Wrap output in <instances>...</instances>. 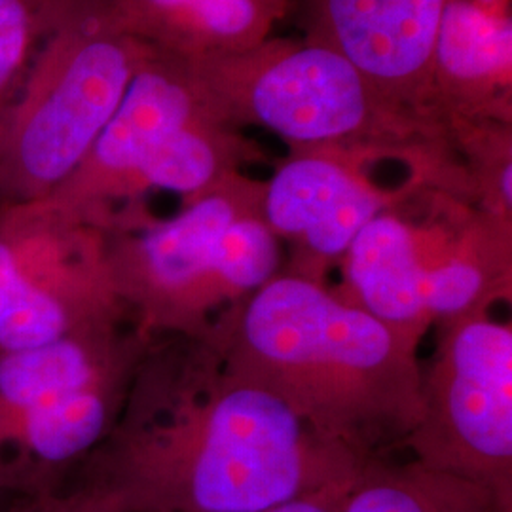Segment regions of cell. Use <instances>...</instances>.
<instances>
[{
	"mask_svg": "<svg viewBox=\"0 0 512 512\" xmlns=\"http://www.w3.org/2000/svg\"><path fill=\"white\" fill-rule=\"evenodd\" d=\"M365 465L236 374L205 336H158L112 431L65 486L118 512H262L349 486Z\"/></svg>",
	"mask_w": 512,
	"mask_h": 512,
	"instance_id": "obj_1",
	"label": "cell"
},
{
	"mask_svg": "<svg viewBox=\"0 0 512 512\" xmlns=\"http://www.w3.org/2000/svg\"><path fill=\"white\" fill-rule=\"evenodd\" d=\"M203 336L236 374L363 463L404 452L420 421V338L325 283L281 270Z\"/></svg>",
	"mask_w": 512,
	"mask_h": 512,
	"instance_id": "obj_2",
	"label": "cell"
},
{
	"mask_svg": "<svg viewBox=\"0 0 512 512\" xmlns=\"http://www.w3.org/2000/svg\"><path fill=\"white\" fill-rule=\"evenodd\" d=\"M186 57L219 122L268 129L291 152L332 150L399 164L421 186L475 202L452 129L391 101L329 46L268 38L239 54Z\"/></svg>",
	"mask_w": 512,
	"mask_h": 512,
	"instance_id": "obj_3",
	"label": "cell"
},
{
	"mask_svg": "<svg viewBox=\"0 0 512 512\" xmlns=\"http://www.w3.org/2000/svg\"><path fill=\"white\" fill-rule=\"evenodd\" d=\"M264 181L234 173L158 219L145 203L105 230L110 277L129 321L150 338L203 336L215 317L283 270L262 215Z\"/></svg>",
	"mask_w": 512,
	"mask_h": 512,
	"instance_id": "obj_4",
	"label": "cell"
},
{
	"mask_svg": "<svg viewBox=\"0 0 512 512\" xmlns=\"http://www.w3.org/2000/svg\"><path fill=\"white\" fill-rule=\"evenodd\" d=\"M346 302L416 338L512 300V228L473 200L414 186L366 224L338 266Z\"/></svg>",
	"mask_w": 512,
	"mask_h": 512,
	"instance_id": "obj_5",
	"label": "cell"
},
{
	"mask_svg": "<svg viewBox=\"0 0 512 512\" xmlns=\"http://www.w3.org/2000/svg\"><path fill=\"white\" fill-rule=\"evenodd\" d=\"M154 338L129 319L0 353V495L63 488L107 439Z\"/></svg>",
	"mask_w": 512,
	"mask_h": 512,
	"instance_id": "obj_6",
	"label": "cell"
},
{
	"mask_svg": "<svg viewBox=\"0 0 512 512\" xmlns=\"http://www.w3.org/2000/svg\"><path fill=\"white\" fill-rule=\"evenodd\" d=\"M154 50L84 0L40 50L0 124V203L46 200L71 179Z\"/></svg>",
	"mask_w": 512,
	"mask_h": 512,
	"instance_id": "obj_7",
	"label": "cell"
},
{
	"mask_svg": "<svg viewBox=\"0 0 512 512\" xmlns=\"http://www.w3.org/2000/svg\"><path fill=\"white\" fill-rule=\"evenodd\" d=\"M433 330L420 421L404 452L512 503V323L484 311Z\"/></svg>",
	"mask_w": 512,
	"mask_h": 512,
	"instance_id": "obj_8",
	"label": "cell"
},
{
	"mask_svg": "<svg viewBox=\"0 0 512 512\" xmlns=\"http://www.w3.org/2000/svg\"><path fill=\"white\" fill-rule=\"evenodd\" d=\"M118 319L105 230L50 198L0 203V353Z\"/></svg>",
	"mask_w": 512,
	"mask_h": 512,
	"instance_id": "obj_9",
	"label": "cell"
},
{
	"mask_svg": "<svg viewBox=\"0 0 512 512\" xmlns=\"http://www.w3.org/2000/svg\"><path fill=\"white\" fill-rule=\"evenodd\" d=\"M213 116L188 57L150 52L86 160L50 200L101 230L135 207V183L150 158L181 129Z\"/></svg>",
	"mask_w": 512,
	"mask_h": 512,
	"instance_id": "obj_10",
	"label": "cell"
},
{
	"mask_svg": "<svg viewBox=\"0 0 512 512\" xmlns=\"http://www.w3.org/2000/svg\"><path fill=\"white\" fill-rule=\"evenodd\" d=\"M376 164L332 150L291 152L264 181L262 215L283 243V272L329 285L370 220L421 184L382 186Z\"/></svg>",
	"mask_w": 512,
	"mask_h": 512,
	"instance_id": "obj_11",
	"label": "cell"
},
{
	"mask_svg": "<svg viewBox=\"0 0 512 512\" xmlns=\"http://www.w3.org/2000/svg\"><path fill=\"white\" fill-rule=\"evenodd\" d=\"M444 4L446 0H293L304 38L348 57L403 109L448 126L431 92V54Z\"/></svg>",
	"mask_w": 512,
	"mask_h": 512,
	"instance_id": "obj_12",
	"label": "cell"
},
{
	"mask_svg": "<svg viewBox=\"0 0 512 512\" xmlns=\"http://www.w3.org/2000/svg\"><path fill=\"white\" fill-rule=\"evenodd\" d=\"M431 92L448 126L512 124L511 10L446 0L431 54Z\"/></svg>",
	"mask_w": 512,
	"mask_h": 512,
	"instance_id": "obj_13",
	"label": "cell"
},
{
	"mask_svg": "<svg viewBox=\"0 0 512 512\" xmlns=\"http://www.w3.org/2000/svg\"><path fill=\"white\" fill-rule=\"evenodd\" d=\"M342 512H512L490 490L420 461H368L349 484Z\"/></svg>",
	"mask_w": 512,
	"mask_h": 512,
	"instance_id": "obj_14",
	"label": "cell"
},
{
	"mask_svg": "<svg viewBox=\"0 0 512 512\" xmlns=\"http://www.w3.org/2000/svg\"><path fill=\"white\" fill-rule=\"evenodd\" d=\"M293 0H196L177 54H239L270 38Z\"/></svg>",
	"mask_w": 512,
	"mask_h": 512,
	"instance_id": "obj_15",
	"label": "cell"
},
{
	"mask_svg": "<svg viewBox=\"0 0 512 512\" xmlns=\"http://www.w3.org/2000/svg\"><path fill=\"white\" fill-rule=\"evenodd\" d=\"M84 0H0V124L40 50Z\"/></svg>",
	"mask_w": 512,
	"mask_h": 512,
	"instance_id": "obj_16",
	"label": "cell"
},
{
	"mask_svg": "<svg viewBox=\"0 0 512 512\" xmlns=\"http://www.w3.org/2000/svg\"><path fill=\"white\" fill-rule=\"evenodd\" d=\"M450 129L476 205L512 228V124L456 120Z\"/></svg>",
	"mask_w": 512,
	"mask_h": 512,
	"instance_id": "obj_17",
	"label": "cell"
},
{
	"mask_svg": "<svg viewBox=\"0 0 512 512\" xmlns=\"http://www.w3.org/2000/svg\"><path fill=\"white\" fill-rule=\"evenodd\" d=\"M196 0H105L112 23L156 48L179 52Z\"/></svg>",
	"mask_w": 512,
	"mask_h": 512,
	"instance_id": "obj_18",
	"label": "cell"
},
{
	"mask_svg": "<svg viewBox=\"0 0 512 512\" xmlns=\"http://www.w3.org/2000/svg\"><path fill=\"white\" fill-rule=\"evenodd\" d=\"M4 512H118L76 486H63L42 494L12 497L10 507Z\"/></svg>",
	"mask_w": 512,
	"mask_h": 512,
	"instance_id": "obj_19",
	"label": "cell"
},
{
	"mask_svg": "<svg viewBox=\"0 0 512 512\" xmlns=\"http://www.w3.org/2000/svg\"><path fill=\"white\" fill-rule=\"evenodd\" d=\"M348 488L349 486H342V488H334L327 492L306 495V497L287 501L283 505H277V507L262 512H342Z\"/></svg>",
	"mask_w": 512,
	"mask_h": 512,
	"instance_id": "obj_20",
	"label": "cell"
},
{
	"mask_svg": "<svg viewBox=\"0 0 512 512\" xmlns=\"http://www.w3.org/2000/svg\"><path fill=\"white\" fill-rule=\"evenodd\" d=\"M476 2H482L486 6H492V8H503V10H511V0H476Z\"/></svg>",
	"mask_w": 512,
	"mask_h": 512,
	"instance_id": "obj_21",
	"label": "cell"
}]
</instances>
